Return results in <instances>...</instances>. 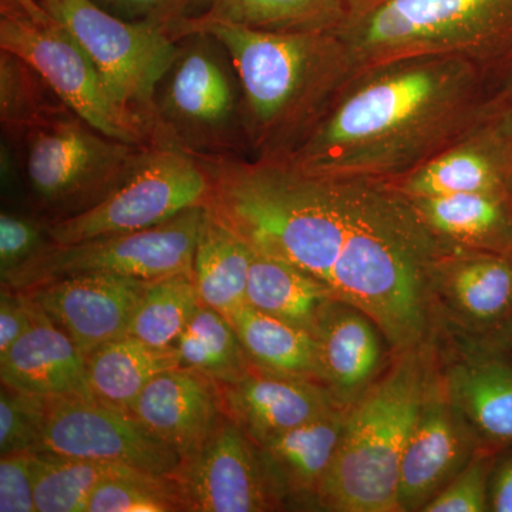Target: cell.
<instances>
[{
	"label": "cell",
	"mask_w": 512,
	"mask_h": 512,
	"mask_svg": "<svg viewBox=\"0 0 512 512\" xmlns=\"http://www.w3.org/2000/svg\"><path fill=\"white\" fill-rule=\"evenodd\" d=\"M221 215L255 252L302 269L335 301L366 313L403 353L426 336L430 288L460 249L392 184L306 173L285 160L239 165Z\"/></svg>",
	"instance_id": "cell-1"
},
{
	"label": "cell",
	"mask_w": 512,
	"mask_h": 512,
	"mask_svg": "<svg viewBox=\"0 0 512 512\" xmlns=\"http://www.w3.org/2000/svg\"><path fill=\"white\" fill-rule=\"evenodd\" d=\"M458 57H397L353 74L311 133L279 158L306 173L392 183L483 121L503 89Z\"/></svg>",
	"instance_id": "cell-2"
},
{
	"label": "cell",
	"mask_w": 512,
	"mask_h": 512,
	"mask_svg": "<svg viewBox=\"0 0 512 512\" xmlns=\"http://www.w3.org/2000/svg\"><path fill=\"white\" fill-rule=\"evenodd\" d=\"M197 30L217 37L234 64L251 158L289 156L355 74L336 33H269L194 22L184 36Z\"/></svg>",
	"instance_id": "cell-3"
},
{
	"label": "cell",
	"mask_w": 512,
	"mask_h": 512,
	"mask_svg": "<svg viewBox=\"0 0 512 512\" xmlns=\"http://www.w3.org/2000/svg\"><path fill=\"white\" fill-rule=\"evenodd\" d=\"M336 35L355 73L397 57L448 56L501 86L512 77V0H348Z\"/></svg>",
	"instance_id": "cell-4"
},
{
	"label": "cell",
	"mask_w": 512,
	"mask_h": 512,
	"mask_svg": "<svg viewBox=\"0 0 512 512\" xmlns=\"http://www.w3.org/2000/svg\"><path fill=\"white\" fill-rule=\"evenodd\" d=\"M429 384L413 350L348 412L338 453L318 498L326 510L399 511L400 467Z\"/></svg>",
	"instance_id": "cell-5"
},
{
	"label": "cell",
	"mask_w": 512,
	"mask_h": 512,
	"mask_svg": "<svg viewBox=\"0 0 512 512\" xmlns=\"http://www.w3.org/2000/svg\"><path fill=\"white\" fill-rule=\"evenodd\" d=\"M153 144L201 158L247 153L244 100L227 49L210 33H188L156 94Z\"/></svg>",
	"instance_id": "cell-6"
},
{
	"label": "cell",
	"mask_w": 512,
	"mask_h": 512,
	"mask_svg": "<svg viewBox=\"0 0 512 512\" xmlns=\"http://www.w3.org/2000/svg\"><path fill=\"white\" fill-rule=\"evenodd\" d=\"M19 141L30 194L49 222L73 217L106 198L144 147L106 136L72 110L32 128Z\"/></svg>",
	"instance_id": "cell-7"
},
{
	"label": "cell",
	"mask_w": 512,
	"mask_h": 512,
	"mask_svg": "<svg viewBox=\"0 0 512 512\" xmlns=\"http://www.w3.org/2000/svg\"><path fill=\"white\" fill-rule=\"evenodd\" d=\"M92 60L110 99L138 121L154 141L156 94L178 53L173 33L147 23L126 22L93 0H40Z\"/></svg>",
	"instance_id": "cell-8"
},
{
	"label": "cell",
	"mask_w": 512,
	"mask_h": 512,
	"mask_svg": "<svg viewBox=\"0 0 512 512\" xmlns=\"http://www.w3.org/2000/svg\"><path fill=\"white\" fill-rule=\"evenodd\" d=\"M211 174L201 157L164 144H147L113 191L89 210L47 222L55 244L128 234L205 207Z\"/></svg>",
	"instance_id": "cell-9"
},
{
	"label": "cell",
	"mask_w": 512,
	"mask_h": 512,
	"mask_svg": "<svg viewBox=\"0 0 512 512\" xmlns=\"http://www.w3.org/2000/svg\"><path fill=\"white\" fill-rule=\"evenodd\" d=\"M207 208L194 207L141 231L76 242H49L35 256L2 278V286L28 292L55 279L111 274L156 281L191 274L192 259Z\"/></svg>",
	"instance_id": "cell-10"
},
{
	"label": "cell",
	"mask_w": 512,
	"mask_h": 512,
	"mask_svg": "<svg viewBox=\"0 0 512 512\" xmlns=\"http://www.w3.org/2000/svg\"><path fill=\"white\" fill-rule=\"evenodd\" d=\"M0 49L30 64L63 103L96 130L124 143L151 144L146 128L114 104L90 57L56 19L37 23L2 2Z\"/></svg>",
	"instance_id": "cell-11"
},
{
	"label": "cell",
	"mask_w": 512,
	"mask_h": 512,
	"mask_svg": "<svg viewBox=\"0 0 512 512\" xmlns=\"http://www.w3.org/2000/svg\"><path fill=\"white\" fill-rule=\"evenodd\" d=\"M39 451L121 464L157 476H170L181 463L178 453L133 414L94 399L72 396L47 399Z\"/></svg>",
	"instance_id": "cell-12"
},
{
	"label": "cell",
	"mask_w": 512,
	"mask_h": 512,
	"mask_svg": "<svg viewBox=\"0 0 512 512\" xmlns=\"http://www.w3.org/2000/svg\"><path fill=\"white\" fill-rule=\"evenodd\" d=\"M185 511L261 512L281 504L261 450L224 417L210 439L171 473Z\"/></svg>",
	"instance_id": "cell-13"
},
{
	"label": "cell",
	"mask_w": 512,
	"mask_h": 512,
	"mask_svg": "<svg viewBox=\"0 0 512 512\" xmlns=\"http://www.w3.org/2000/svg\"><path fill=\"white\" fill-rule=\"evenodd\" d=\"M500 93L494 110L476 127L390 184L409 198L512 192V134L501 110Z\"/></svg>",
	"instance_id": "cell-14"
},
{
	"label": "cell",
	"mask_w": 512,
	"mask_h": 512,
	"mask_svg": "<svg viewBox=\"0 0 512 512\" xmlns=\"http://www.w3.org/2000/svg\"><path fill=\"white\" fill-rule=\"evenodd\" d=\"M148 282L120 275L82 274L55 279L25 293L87 356L111 340L127 336Z\"/></svg>",
	"instance_id": "cell-15"
},
{
	"label": "cell",
	"mask_w": 512,
	"mask_h": 512,
	"mask_svg": "<svg viewBox=\"0 0 512 512\" xmlns=\"http://www.w3.org/2000/svg\"><path fill=\"white\" fill-rule=\"evenodd\" d=\"M476 433L448 396L427 390L400 467L399 511H421L470 463Z\"/></svg>",
	"instance_id": "cell-16"
},
{
	"label": "cell",
	"mask_w": 512,
	"mask_h": 512,
	"mask_svg": "<svg viewBox=\"0 0 512 512\" xmlns=\"http://www.w3.org/2000/svg\"><path fill=\"white\" fill-rule=\"evenodd\" d=\"M218 387L225 413L256 446L343 406L315 380L276 375L255 366L237 382Z\"/></svg>",
	"instance_id": "cell-17"
},
{
	"label": "cell",
	"mask_w": 512,
	"mask_h": 512,
	"mask_svg": "<svg viewBox=\"0 0 512 512\" xmlns=\"http://www.w3.org/2000/svg\"><path fill=\"white\" fill-rule=\"evenodd\" d=\"M131 414L181 460L194 456L227 416L218 384L184 367L154 377Z\"/></svg>",
	"instance_id": "cell-18"
},
{
	"label": "cell",
	"mask_w": 512,
	"mask_h": 512,
	"mask_svg": "<svg viewBox=\"0 0 512 512\" xmlns=\"http://www.w3.org/2000/svg\"><path fill=\"white\" fill-rule=\"evenodd\" d=\"M33 303L32 325L0 356L2 384L39 396L93 399L87 383L86 355Z\"/></svg>",
	"instance_id": "cell-19"
},
{
	"label": "cell",
	"mask_w": 512,
	"mask_h": 512,
	"mask_svg": "<svg viewBox=\"0 0 512 512\" xmlns=\"http://www.w3.org/2000/svg\"><path fill=\"white\" fill-rule=\"evenodd\" d=\"M319 382L343 406L369 389L383 362L382 330L366 313L332 301L313 332Z\"/></svg>",
	"instance_id": "cell-20"
},
{
	"label": "cell",
	"mask_w": 512,
	"mask_h": 512,
	"mask_svg": "<svg viewBox=\"0 0 512 512\" xmlns=\"http://www.w3.org/2000/svg\"><path fill=\"white\" fill-rule=\"evenodd\" d=\"M446 393L481 443L512 447V357L504 350L481 349L450 367Z\"/></svg>",
	"instance_id": "cell-21"
},
{
	"label": "cell",
	"mask_w": 512,
	"mask_h": 512,
	"mask_svg": "<svg viewBox=\"0 0 512 512\" xmlns=\"http://www.w3.org/2000/svg\"><path fill=\"white\" fill-rule=\"evenodd\" d=\"M423 220L457 248L512 255V192L412 198Z\"/></svg>",
	"instance_id": "cell-22"
},
{
	"label": "cell",
	"mask_w": 512,
	"mask_h": 512,
	"mask_svg": "<svg viewBox=\"0 0 512 512\" xmlns=\"http://www.w3.org/2000/svg\"><path fill=\"white\" fill-rule=\"evenodd\" d=\"M345 407L340 406L258 446L282 497L286 494L316 497L338 453L348 419Z\"/></svg>",
	"instance_id": "cell-23"
},
{
	"label": "cell",
	"mask_w": 512,
	"mask_h": 512,
	"mask_svg": "<svg viewBox=\"0 0 512 512\" xmlns=\"http://www.w3.org/2000/svg\"><path fill=\"white\" fill-rule=\"evenodd\" d=\"M470 322L497 332L498 348L512 318V255L458 249L439 281Z\"/></svg>",
	"instance_id": "cell-24"
},
{
	"label": "cell",
	"mask_w": 512,
	"mask_h": 512,
	"mask_svg": "<svg viewBox=\"0 0 512 512\" xmlns=\"http://www.w3.org/2000/svg\"><path fill=\"white\" fill-rule=\"evenodd\" d=\"M252 258L254 249L207 210L191 271L201 305L228 319L247 305Z\"/></svg>",
	"instance_id": "cell-25"
},
{
	"label": "cell",
	"mask_w": 512,
	"mask_h": 512,
	"mask_svg": "<svg viewBox=\"0 0 512 512\" xmlns=\"http://www.w3.org/2000/svg\"><path fill=\"white\" fill-rule=\"evenodd\" d=\"M175 367L180 365L174 348H154L128 335L86 356L87 383L93 399L130 414L147 384Z\"/></svg>",
	"instance_id": "cell-26"
},
{
	"label": "cell",
	"mask_w": 512,
	"mask_h": 512,
	"mask_svg": "<svg viewBox=\"0 0 512 512\" xmlns=\"http://www.w3.org/2000/svg\"><path fill=\"white\" fill-rule=\"evenodd\" d=\"M335 301L318 279L281 259L254 251L247 303L258 311L315 332L320 315Z\"/></svg>",
	"instance_id": "cell-27"
},
{
	"label": "cell",
	"mask_w": 512,
	"mask_h": 512,
	"mask_svg": "<svg viewBox=\"0 0 512 512\" xmlns=\"http://www.w3.org/2000/svg\"><path fill=\"white\" fill-rule=\"evenodd\" d=\"M229 322L252 366L276 375L319 382L318 348L315 335L309 330L258 311L248 303Z\"/></svg>",
	"instance_id": "cell-28"
},
{
	"label": "cell",
	"mask_w": 512,
	"mask_h": 512,
	"mask_svg": "<svg viewBox=\"0 0 512 512\" xmlns=\"http://www.w3.org/2000/svg\"><path fill=\"white\" fill-rule=\"evenodd\" d=\"M346 15L348 0H211L207 15L195 22L269 33H336Z\"/></svg>",
	"instance_id": "cell-29"
},
{
	"label": "cell",
	"mask_w": 512,
	"mask_h": 512,
	"mask_svg": "<svg viewBox=\"0 0 512 512\" xmlns=\"http://www.w3.org/2000/svg\"><path fill=\"white\" fill-rule=\"evenodd\" d=\"M174 350L180 367L218 386L237 382L252 366L229 319L205 305L194 313Z\"/></svg>",
	"instance_id": "cell-30"
},
{
	"label": "cell",
	"mask_w": 512,
	"mask_h": 512,
	"mask_svg": "<svg viewBox=\"0 0 512 512\" xmlns=\"http://www.w3.org/2000/svg\"><path fill=\"white\" fill-rule=\"evenodd\" d=\"M200 305L191 274L150 281L137 303L127 335L154 348L173 349Z\"/></svg>",
	"instance_id": "cell-31"
},
{
	"label": "cell",
	"mask_w": 512,
	"mask_h": 512,
	"mask_svg": "<svg viewBox=\"0 0 512 512\" xmlns=\"http://www.w3.org/2000/svg\"><path fill=\"white\" fill-rule=\"evenodd\" d=\"M70 110L25 60L0 49V121L18 141L29 130Z\"/></svg>",
	"instance_id": "cell-32"
},
{
	"label": "cell",
	"mask_w": 512,
	"mask_h": 512,
	"mask_svg": "<svg viewBox=\"0 0 512 512\" xmlns=\"http://www.w3.org/2000/svg\"><path fill=\"white\" fill-rule=\"evenodd\" d=\"M121 464L39 451L33 457L37 512H84L94 488ZM128 467V466H127Z\"/></svg>",
	"instance_id": "cell-33"
},
{
	"label": "cell",
	"mask_w": 512,
	"mask_h": 512,
	"mask_svg": "<svg viewBox=\"0 0 512 512\" xmlns=\"http://www.w3.org/2000/svg\"><path fill=\"white\" fill-rule=\"evenodd\" d=\"M175 511L185 507L170 477L124 466L94 488L84 512Z\"/></svg>",
	"instance_id": "cell-34"
},
{
	"label": "cell",
	"mask_w": 512,
	"mask_h": 512,
	"mask_svg": "<svg viewBox=\"0 0 512 512\" xmlns=\"http://www.w3.org/2000/svg\"><path fill=\"white\" fill-rule=\"evenodd\" d=\"M47 399L39 394L19 392L2 384L0 390V454L30 451L42 443Z\"/></svg>",
	"instance_id": "cell-35"
},
{
	"label": "cell",
	"mask_w": 512,
	"mask_h": 512,
	"mask_svg": "<svg viewBox=\"0 0 512 512\" xmlns=\"http://www.w3.org/2000/svg\"><path fill=\"white\" fill-rule=\"evenodd\" d=\"M99 8L121 20L147 23L173 33L178 40L185 29L207 15L211 0H93Z\"/></svg>",
	"instance_id": "cell-36"
},
{
	"label": "cell",
	"mask_w": 512,
	"mask_h": 512,
	"mask_svg": "<svg viewBox=\"0 0 512 512\" xmlns=\"http://www.w3.org/2000/svg\"><path fill=\"white\" fill-rule=\"evenodd\" d=\"M495 458L490 453L474 454L453 480L424 505V512H483L490 511L491 473Z\"/></svg>",
	"instance_id": "cell-37"
},
{
	"label": "cell",
	"mask_w": 512,
	"mask_h": 512,
	"mask_svg": "<svg viewBox=\"0 0 512 512\" xmlns=\"http://www.w3.org/2000/svg\"><path fill=\"white\" fill-rule=\"evenodd\" d=\"M47 222L23 215H0V275L5 278L49 244Z\"/></svg>",
	"instance_id": "cell-38"
},
{
	"label": "cell",
	"mask_w": 512,
	"mask_h": 512,
	"mask_svg": "<svg viewBox=\"0 0 512 512\" xmlns=\"http://www.w3.org/2000/svg\"><path fill=\"white\" fill-rule=\"evenodd\" d=\"M33 457L20 451L0 458V512H37Z\"/></svg>",
	"instance_id": "cell-39"
},
{
	"label": "cell",
	"mask_w": 512,
	"mask_h": 512,
	"mask_svg": "<svg viewBox=\"0 0 512 512\" xmlns=\"http://www.w3.org/2000/svg\"><path fill=\"white\" fill-rule=\"evenodd\" d=\"M35 303L28 293L2 286L0 292V356L30 328Z\"/></svg>",
	"instance_id": "cell-40"
},
{
	"label": "cell",
	"mask_w": 512,
	"mask_h": 512,
	"mask_svg": "<svg viewBox=\"0 0 512 512\" xmlns=\"http://www.w3.org/2000/svg\"><path fill=\"white\" fill-rule=\"evenodd\" d=\"M488 507L490 511L512 512V454L495 460Z\"/></svg>",
	"instance_id": "cell-41"
},
{
	"label": "cell",
	"mask_w": 512,
	"mask_h": 512,
	"mask_svg": "<svg viewBox=\"0 0 512 512\" xmlns=\"http://www.w3.org/2000/svg\"><path fill=\"white\" fill-rule=\"evenodd\" d=\"M2 2L15 6L16 9L28 15L30 19L37 23H50L55 20L39 0H2Z\"/></svg>",
	"instance_id": "cell-42"
},
{
	"label": "cell",
	"mask_w": 512,
	"mask_h": 512,
	"mask_svg": "<svg viewBox=\"0 0 512 512\" xmlns=\"http://www.w3.org/2000/svg\"><path fill=\"white\" fill-rule=\"evenodd\" d=\"M501 97V110H503V116L505 123H507L508 130L512 134V77L505 83L500 93Z\"/></svg>",
	"instance_id": "cell-43"
},
{
	"label": "cell",
	"mask_w": 512,
	"mask_h": 512,
	"mask_svg": "<svg viewBox=\"0 0 512 512\" xmlns=\"http://www.w3.org/2000/svg\"><path fill=\"white\" fill-rule=\"evenodd\" d=\"M500 349L512 357V318L510 323H508L507 329H505Z\"/></svg>",
	"instance_id": "cell-44"
},
{
	"label": "cell",
	"mask_w": 512,
	"mask_h": 512,
	"mask_svg": "<svg viewBox=\"0 0 512 512\" xmlns=\"http://www.w3.org/2000/svg\"><path fill=\"white\" fill-rule=\"evenodd\" d=\"M39 2H40V0H39Z\"/></svg>",
	"instance_id": "cell-45"
}]
</instances>
